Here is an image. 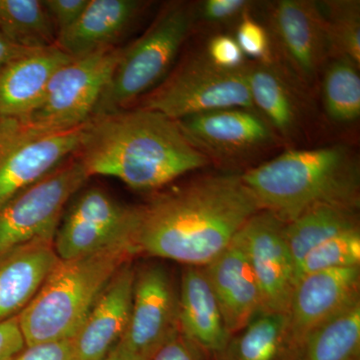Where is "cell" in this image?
Segmentation results:
<instances>
[{"mask_svg": "<svg viewBox=\"0 0 360 360\" xmlns=\"http://www.w3.org/2000/svg\"><path fill=\"white\" fill-rule=\"evenodd\" d=\"M0 32L27 49L53 46L58 40L42 0H0Z\"/></svg>", "mask_w": 360, "mask_h": 360, "instance_id": "26", "label": "cell"}, {"mask_svg": "<svg viewBox=\"0 0 360 360\" xmlns=\"http://www.w3.org/2000/svg\"><path fill=\"white\" fill-rule=\"evenodd\" d=\"M58 262L54 238L0 251V322L20 315Z\"/></svg>", "mask_w": 360, "mask_h": 360, "instance_id": "18", "label": "cell"}, {"mask_svg": "<svg viewBox=\"0 0 360 360\" xmlns=\"http://www.w3.org/2000/svg\"><path fill=\"white\" fill-rule=\"evenodd\" d=\"M250 6L248 0H206L196 9V15L208 22H229L240 18Z\"/></svg>", "mask_w": 360, "mask_h": 360, "instance_id": "32", "label": "cell"}, {"mask_svg": "<svg viewBox=\"0 0 360 360\" xmlns=\"http://www.w3.org/2000/svg\"><path fill=\"white\" fill-rule=\"evenodd\" d=\"M120 54L115 46L73 58L54 73L39 103L20 120L44 130L82 127L94 116Z\"/></svg>", "mask_w": 360, "mask_h": 360, "instance_id": "7", "label": "cell"}, {"mask_svg": "<svg viewBox=\"0 0 360 360\" xmlns=\"http://www.w3.org/2000/svg\"><path fill=\"white\" fill-rule=\"evenodd\" d=\"M136 255L134 245H118L59 259L18 316L26 347L72 338L112 276Z\"/></svg>", "mask_w": 360, "mask_h": 360, "instance_id": "4", "label": "cell"}, {"mask_svg": "<svg viewBox=\"0 0 360 360\" xmlns=\"http://www.w3.org/2000/svg\"><path fill=\"white\" fill-rule=\"evenodd\" d=\"M241 174L206 175L141 206L137 255L205 267L260 212Z\"/></svg>", "mask_w": 360, "mask_h": 360, "instance_id": "1", "label": "cell"}, {"mask_svg": "<svg viewBox=\"0 0 360 360\" xmlns=\"http://www.w3.org/2000/svg\"><path fill=\"white\" fill-rule=\"evenodd\" d=\"M205 54L213 65L224 70H240L246 65L245 54L231 35L219 34L212 37Z\"/></svg>", "mask_w": 360, "mask_h": 360, "instance_id": "31", "label": "cell"}, {"mask_svg": "<svg viewBox=\"0 0 360 360\" xmlns=\"http://www.w3.org/2000/svg\"><path fill=\"white\" fill-rule=\"evenodd\" d=\"M360 300L310 333L300 360H359Z\"/></svg>", "mask_w": 360, "mask_h": 360, "instance_id": "25", "label": "cell"}, {"mask_svg": "<svg viewBox=\"0 0 360 360\" xmlns=\"http://www.w3.org/2000/svg\"><path fill=\"white\" fill-rule=\"evenodd\" d=\"M72 58L58 45L32 49L0 71V116L22 118L39 103L54 73Z\"/></svg>", "mask_w": 360, "mask_h": 360, "instance_id": "21", "label": "cell"}, {"mask_svg": "<svg viewBox=\"0 0 360 360\" xmlns=\"http://www.w3.org/2000/svg\"><path fill=\"white\" fill-rule=\"evenodd\" d=\"M291 338L288 314L262 312L212 360H300Z\"/></svg>", "mask_w": 360, "mask_h": 360, "instance_id": "23", "label": "cell"}, {"mask_svg": "<svg viewBox=\"0 0 360 360\" xmlns=\"http://www.w3.org/2000/svg\"><path fill=\"white\" fill-rule=\"evenodd\" d=\"M236 40L243 54L257 59L255 63H272V42L269 30L253 20L250 11L240 18Z\"/></svg>", "mask_w": 360, "mask_h": 360, "instance_id": "30", "label": "cell"}, {"mask_svg": "<svg viewBox=\"0 0 360 360\" xmlns=\"http://www.w3.org/2000/svg\"><path fill=\"white\" fill-rule=\"evenodd\" d=\"M148 6L139 0H89L77 22L58 33L56 45L72 58L115 47Z\"/></svg>", "mask_w": 360, "mask_h": 360, "instance_id": "19", "label": "cell"}, {"mask_svg": "<svg viewBox=\"0 0 360 360\" xmlns=\"http://www.w3.org/2000/svg\"><path fill=\"white\" fill-rule=\"evenodd\" d=\"M196 20L193 4L177 1L163 7L139 39L120 49L92 117L125 110L134 99L162 82Z\"/></svg>", "mask_w": 360, "mask_h": 360, "instance_id": "5", "label": "cell"}, {"mask_svg": "<svg viewBox=\"0 0 360 360\" xmlns=\"http://www.w3.org/2000/svg\"><path fill=\"white\" fill-rule=\"evenodd\" d=\"M77 158L89 176L115 177L136 191H155L208 165L175 120L141 108L90 118Z\"/></svg>", "mask_w": 360, "mask_h": 360, "instance_id": "2", "label": "cell"}, {"mask_svg": "<svg viewBox=\"0 0 360 360\" xmlns=\"http://www.w3.org/2000/svg\"><path fill=\"white\" fill-rule=\"evenodd\" d=\"M231 336L264 312L262 293L240 239L203 267Z\"/></svg>", "mask_w": 360, "mask_h": 360, "instance_id": "17", "label": "cell"}, {"mask_svg": "<svg viewBox=\"0 0 360 360\" xmlns=\"http://www.w3.org/2000/svg\"><path fill=\"white\" fill-rule=\"evenodd\" d=\"M357 227L359 208L338 205L312 206L284 224V236L295 260V271L310 250L338 234Z\"/></svg>", "mask_w": 360, "mask_h": 360, "instance_id": "24", "label": "cell"}, {"mask_svg": "<svg viewBox=\"0 0 360 360\" xmlns=\"http://www.w3.org/2000/svg\"><path fill=\"white\" fill-rule=\"evenodd\" d=\"M360 266V229H350L317 245L296 267V283L302 277L326 270Z\"/></svg>", "mask_w": 360, "mask_h": 360, "instance_id": "29", "label": "cell"}, {"mask_svg": "<svg viewBox=\"0 0 360 360\" xmlns=\"http://www.w3.org/2000/svg\"><path fill=\"white\" fill-rule=\"evenodd\" d=\"M139 217L141 206L123 205L98 187L85 189L72 200L56 231V255L65 260L110 246H134Z\"/></svg>", "mask_w": 360, "mask_h": 360, "instance_id": "10", "label": "cell"}, {"mask_svg": "<svg viewBox=\"0 0 360 360\" xmlns=\"http://www.w3.org/2000/svg\"><path fill=\"white\" fill-rule=\"evenodd\" d=\"M30 51L32 49H23V47L18 46V44H13L11 40L7 39L4 33L0 32V71L14 59L20 58Z\"/></svg>", "mask_w": 360, "mask_h": 360, "instance_id": "37", "label": "cell"}, {"mask_svg": "<svg viewBox=\"0 0 360 360\" xmlns=\"http://www.w3.org/2000/svg\"><path fill=\"white\" fill-rule=\"evenodd\" d=\"M359 65L345 58H333L322 85L323 103L331 120L354 122L360 116Z\"/></svg>", "mask_w": 360, "mask_h": 360, "instance_id": "27", "label": "cell"}, {"mask_svg": "<svg viewBox=\"0 0 360 360\" xmlns=\"http://www.w3.org/2000/svg\"><path fill=\"white\" fill-rule=\"evenodd\" d=\"M245 66L224 70L213 65L206 54L189 56L144 97L141 108L174 120L225 108L255 110Z\"/></svg>", "mask_w": 360, "mask_h": 360, "instance_id": "6", "label": "cell"}, {"mask_svg": "<svg viewBox=\"0 0 360 360\" xmlns=\"http://www.w3.org/2000/svg\"><path fill=\"white\" fill-rule=\"evenodd\" d=\"M153 360H210L207 354L179 330L158 350Z\"/></svg>", "mask_w": 360, "mask_h": 360, "instance_id": "35", "label": "cell"}, {"mask_svg": "<svg viewBox=\"0 0 360 360\" xmlns=\"http://www.w3.org/2000/svg\"><path fill=\"white\" fill-rule=\"evenodd\" d=\"M179 329L210 359L219 354L231 335L203 267L186 266L179 290Z\"/></svg>", "mask_w": 360, "mask_h": 360, "instance_id": "20", "label": "cell"}, {"mask_svg": "<svg viewBox=\"0 0 360 360\" xmlns=\"http://www.w3.org/2000/svg\"><path fill=\"white\" fill-rule=\"evenodd\" d=\"M101 360H125L122 356H120L117 352H115V350L111 349L110 354L106 355L104 359Z\"/></svg>", "mask_w": 360, "mask_h": 360, "instance_id": "38", "label": "cell"}, {"mask_svg": "<svg viewBox=\"0 0 360 360\" xmlns=\"http://www.w3.org/2000/svg\"><path fill=\"white\" fill-rule=\"evenodd\" d=\"M270 39L298 82L309 84L329 56L328 37L316 1L281 0L270 6Z\"/></svg>", "mask_w": 360, "mask_h": 360, "instance_id": "13", "label": "cell"}, {"mask_svg": "<svg viewBox=\"0 0 360 360\" xmlns=\"http://www.w3.org/2000/svg\"><path fill=\"white\" fill-rule=\"evenodd\" d=\"M328 37L329 56L360 63V6L354 0L317 2Z\"/></svg>", "mask_w": 360, "mask_h": 360, "instance_id": "28", "label": "cell"}, {"mask_svg": "<svg viewBox=\"0 0 360 360\" xmlns=\"http://www.w3.org/2000/svg\"><path fill=\"white\" fill-rule=\"evenodd\" d=\"M262 293L264 312L288 314L296 285L295 264L284 222L260 210L238 234Z\"/></svg>", "mask_w": 360, "mask_h": 360, "instance_id": "12", "label": "cell"}, {"mask_svg": "<svg viewBox=\"0 0 360 360\" xmlns=\"http://www.w3.org/2000/svg\"><path fill=\"white\" fill-rule=\"evenodd\" d=\"M134 276L127 262L104 288L72 338L73 360H101L117 345L129 322Z\"/></svg>", "mask_w": 360, "mask_h": 360, "instance_id": "16", "label": "cell"}, {"mask_svg": "<svg viewBox=\"0 0 360 360\" xmlns=\"http://www.w3.org/2000/svg\"><path fill=\"white\" fill-rule=\"evenodd\" d=\"M241 179L260 210L286 224L319 205L359 207V165L347 146L290 150Z\"/></svg>", "mask_w": 360, "mask_h": 360, "instance_id": "3", "label": "cell"}, {"mask_svg": "<svg viewBox=\"0 0 360 360\" xmlns=\"http://www.w3.org/2000/svg\"><path fill=\"white\" fill-rule=\"evenodd\" d=\"M179 330V291L168 270L158 264L135 269L129 322L112 349L125 360H153Z\"/></svg>", "mask_w": 360, "mask_h": 360, "instance_id": "11", "label": "cell"}, {"mask_svg": "<svg viewBox=\"0 0 360 360\" xmlns=\"http://www.w3.org/2000/svg\"><path fill=\"white\" fill-rule=\"evenodd\" d=\"M25 347L18 316L0 322V360L13 359Z\"/></svg>", "mask_w": 360, "mask_h": 360, "instance_id": "36", "label": "cell"}, {"mask_svg": "<svg viewBox=\"0 0 360 360\" xmlns=\"http://www.w3.org/2000/svg\"><path fill=\"white\" fill-rule=\"evenodd\" d=\"M246 77L255 110L274 132L283 137L296 134L302 122V103L284 71L274 61L246 65Z\"/></svg>", "mask_w": 360, "mask_h": 360, "instance_id": "22", "label": "cell"}, {"mask_svg": "<svg viewBox=\"0 0 360 360\" xmlns=\"http://www.w3.org/2000/svg\"><path fill=\"white\" fill-rule=\"evenodd\" d=\"M85 124L44 130L0 116V205L77 155Z\"/></svg>", "mask_w": 360, "mask_h": 360, "instance_id": "8", "label": "cell"}, {"mask_svg": "<svg viewBox=\"0 0 360 360\" xmlns=\"http://www.w3.org/2000/svg\"><path fill=\"white\" fill-rule=\"evenodd\" d=\"M187 141L207 156L243 155L269 146L274 130L255 110L225 108L175 120Z\"/></svg>", "mask_w": 360, "mask_h": 360, "instance_id": "15", "label": "cell"}, {"mask_svg": "<svg viewBox=\"0 0 360 360\" xmlns=\"http://www.w3.org/2000/svg\"><path fill=\"white\" fill-rule=\"evenodd\" d=\"M360 266L315 272L296 283L288 309L291 338L302 354L310 333L360 300Z\"/></svg>", "mask_w": 360, "mask_h": 360, "instance_id": "14", "label": "cell"}, {"mask_svg": "<svg viewBox=\"0 0 360 360\" xmlns=\"http://www.w3.org/2000/svg\"><path fill=\"white\" fill-rule=\"evenodd\" d=\"M75 158L0 205V251L54 238L66 203L89 179Z\"/></svg>", "mask_w": 360, "mask_h": 360, "instance_id": "9", "label": "cell"}, {"mask_svg": "<svg viewBox=\"0 0 360 360\" xmlns=\"http://www.w3.org/2000/svg\"><path fill=\"white\" fill-rule=\"evenodd\" d=\"M11 360H73L72 338L25 347Z\"/></svg>", "mask_w": 360, "mask_h": 360, "instance_id": "34", "label": "cell"}, {"mask_svg": "<svg viewBox=\"0 0 360 360\" xmlns=\"http://www.w3.org/2000/svg\"><path fill=\"white\" fill-rule=\"evenodd\" d=\"M89 0H42L58 33L75 25L84 13Z\"/></svg>", "mask_w": 360, "mask_h": 360, "instance_id": "33", "label": "cell"}]
</instances>
